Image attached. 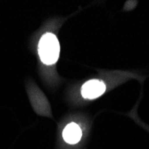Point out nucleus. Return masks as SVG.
<instances>
[{
	"label": "nucleus",
	"instance_id": "nucleus-1",
	"mask_svg": "<svg viewBox=\"0 0 149 149\" xmlns=\"http://www.w3.org/2000/svg\"><path fill=\"white\" fill-rule=\"evenodd\" d=\"M60 53V45L56 35L46 33L38 43V55L45 64H54L57 62Z\"/></svg>",
	"mask_w": 149,
	"mask_h": 149
},
{
	"label": "nucleus",
	"instance_id": "nucleus-2",
	"mask_svg": "<svg viewBox=\"0 0 149 149\" xmlns=\"http://www.w3.org/2000/svg\"><path fill=\"white\" fill-rule=\"evenodd\" d=\"M105 85L103 81L93 79L88 81L82 86L81 94L85 98L93 99L102 96L105 91Z\"/></svg>",
	"mask_w": 149,
	"mask_h": 149
},
{
	"label": "nucleus",
	"instance_id": "nucleus-3",
	"mask_svg": "<svg viewBox=\"0 0 149 149\" xmlns=\"http://www.w3.org/2000/svg\"><path fill=\"white\" fill-rule=\"evenodd\" d=\"M81 136H82L81 130L79 127V125H77L75 123L68 124L65 127V129L63 132V137L64 140L69 144L78 143L80 140Z\"/></svg>",
	"mask_w": 149,
	"mask_h": 149
}]
</instances>
